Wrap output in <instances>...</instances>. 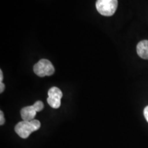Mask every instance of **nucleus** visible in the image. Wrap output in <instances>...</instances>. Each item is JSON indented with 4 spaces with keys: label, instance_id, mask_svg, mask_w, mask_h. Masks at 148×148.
Listing matches in <instances>:
<instances>
[{
    "label": "nucleus",
    "instance_id": "obj_1",
    "mask_svg": "<svg viewBox=\"0 0 148 148\" xmlns=\"http://www.w3.org/2000/svg\"><path fill=\"white\" fill-rule=\"evenodd\" d=\"M40 127V123L38 120L34 119L32 121H22L18 122L14 127V130L20 137L27 138L29 135L35 131L38 130Z\"/></svg>",
    "mask_w": 148,
    "mask_h": 148
},
{
    "label": "nucleus",
    "instance_id": "obj_2",
    "mask_svg": "<svg viewBox=\"0 0 148 148\" xmlns=\"http://www.w3.org/2000/svg\"><path fill=\"white\" fill-rule=\"evenodd\" d=\"M96 8L99 14L103 16L113 15L118 6L117 0H97Z\"/></svg>",
    "mask_w": 148,
    "mask_h": 148
},
{
    "label": "nucleus",
    "instance_id": "obj_3",
    "mask_svg": "<svg viewBox=\"0 0 148 148\" xmlns=\"http://www.w3.org/2000/svg\"><path fill=\"white\" fill-rule=\"evenodd\" d=\"M54 71V66L47 59H41L34 66V72L39 77L50 76L53 75Z\"/></svg>",
    "mask_w": 148,
    "mask_h": 148
},
{
    "label": "nucleus",
    "instance_id": "obj_4",
    "mask_svg": "<svg viewBox=\"0 0 148 148\" xmlns=\"http://www.w3.org/2000/svg\"><path fill=\"white\" fill-rule=\"evenodd\" d=\"M62 97V92L58 87H51L48 91L47 103L51 108H58L61 105V99Z\"/></svg>",
    "mask_w": 148,
    "mask_h": 148
},
{
    "label": "nucleus",
    "instance_id": "obj_5",
    "mask_svg": "<svg viewBox=\"0 0 148 148\" xmlns=\"http://www.w3.org/2000/svg\"><path fill=\"white\" fill-rule=\"evenodd\" d=\"M37 111L34 106H29L24 107L21 110V116L23 121H32L34 119L36 115Z\"/></svg>",
    "mask_w": 148,
    "mask_h": 148
},
{
    "label": "nucleus",
    "instance_id": "obj_6",
    "mask_svg": "<svg viewBox=\"0 0 148 148\" xmlns=\"http://www.w3.org/2000/svg\"><path fill=\"white\" fill-rule=\"evenodd\" d=\"M136 51L140 58L148 60V40H144L138 42L136 46Z\"/></svg>",
    "mask_w": 148,
    "mask_h": 148
},
{
    "label": "nucleus",
    "instance_id": "obj_7",
    "mask_svg": "<svg viewBox=\"0 0 148 148\" xmlns=\"http://www.w3.org/2000/svg\"><path fill=\"white\" fill-rule=\"evenodd\" d=\"M33 106H34L37 112H40V111H41L44 108V104L41 101H36V102L33 104Z\"/></svg>",
    "mask_w": 148,
    "mask_h": 148
},
{
    "label": "nucleus",
    "instance_id": "obj_8",
    "mask_svg": "<svg viewBox=\"0 0 148 148\" xmlns=\"http://www.w3.org/2000/svg\"><path fill=\"white\" fill-rule=\"evenodd\" d=\"M5 123V119H4V115H3V112L2 111H0V125H2L4 124Z\"/></svg>",
    "mask_w": 148,
    "mask_h": 148
},
{
    "label": "nucleus",
    "instance_id": "obj_9",
    "mask_svg": "<svg viewBox=\"0 0 148 148\" xmlns=\"http://www.w3.org/2000/svg\"><path fill=\"white\" fill-rule=\"evenodd\" d=\"M143 114H144V116H145L146 121L148 122V106H147L145 108H144Z\"/></svg>",
    "mask_w": 148,
    "mask_h": 148
},
{
    "label": "nucleus",
    "instance_id": "obj_10",
    "mask_svg": "<svg viewBox=\"0 0 148 148\" xmlns=\"http://www.w3.org/2000/svg\"><path fill=\"white\" fill-rule=\"evenodd\" d=\"M5 89V85L3 82H0V92L2 93Z\"/></svg>",
    "mask_w": 148,
    "mask_h": 148
},
{
    "label": "nucleus",
    "instance_id": "obj_11",
    "mask_svg": "<svg viewBox=\"0 0 148 148\" xmlns=\"http://www.w3.org/2000/svg\"><path fill=\"white\" fill-rule=\"evenodd\" d=\"M3 78V72H2V71H1V70H0V82H2Z\"/></svg>",
    "mask_w": 148,
    "mask_h": 148
}]
</instances>
